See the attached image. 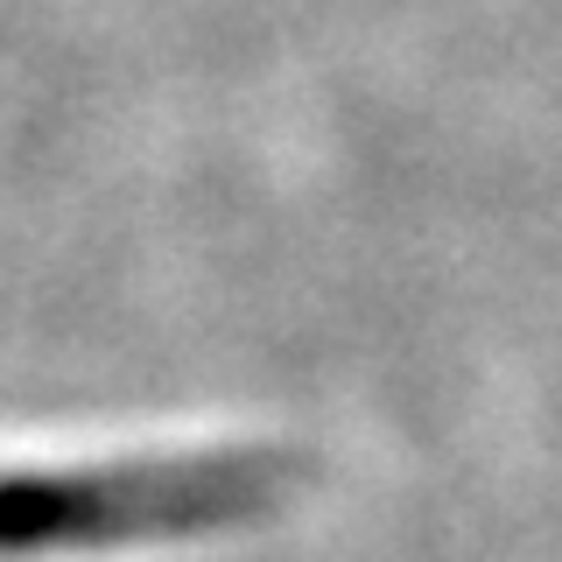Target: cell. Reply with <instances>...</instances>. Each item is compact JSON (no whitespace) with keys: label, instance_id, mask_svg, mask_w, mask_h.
Returning a JSON list of instances; mask_svg holds the SVG:
<instances>
[{"label":"cell","instance_id":"obj_1","mask_svg":"<svg viewBox=\"0 0 562 562\" xmlns=\"http://www.w3.org/2000/svg\"><path fill=\"white\" fill-rule=\"evenodd\" d=\"M289 479L295 464L274 450L113 464V471H0V555L211 535V527L274 514Z\"/></svg>","mask_w":562,"mask_h":562}]
</instances>
